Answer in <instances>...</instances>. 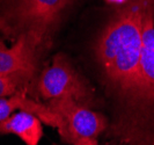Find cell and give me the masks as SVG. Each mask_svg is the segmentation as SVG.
I'll list each match as a JSON object with an SVG mask.
<instances>
[{"label": "cell", "mask_w": 154, "mask_h": 145, "mask_svg": "<svg viewBox=\"0 0 154 145\" xmlns=\"http://www.w3.org/2000/svg\"><path fill=\"white\" fill-rule=\"evenodd\" d=\"M108 134L121 144L154 145V0L143 14L141 49L134 90Z\"/></svg>", "instance_id": "obj_2"}, {"label": "cell", "mask_w": 154, "mask_h": 145, "mask_svg": "<svg viewBox=\"0 0 154 145\" xmlns=\"http://www.w3.org/2000/svg\"><path fill=\"white\" fill-rule=\"evenodd\" d=\"M92 46L100 83L111 100L114 117L131 96L138 73L143 14L149 0H117Z\"/></svg>", "instance_id": "obj_1"}, {"label": "cell", "mask_w": 154, "mask_h": 145, "mask_svg": "<svg viewBox=\"0 0 154 145\" xmlns=\"http://www.w3.org/2000/svg\"><path fill=\"white\" fill-rule=\"evenodd\" d=\"M35 78L24 73L0 74V96H8L19 91H30Z\"/></svg>", "instance_id": "obj_9"}, {"label": "cell", "mask_w": 154, "mask_h": 145, "mask_svg": "<svg viewBox=\"0 0 154 145\" xmlns=\"http://www.w3.org/2000/svg\"><path fill=\"white\" fill-rule=\"evenodd\" d=\"M80 0H0V33L12 43L21 35L31 41L41 59Z\"/></svg>", "instance_id": "obj_3"}, {"label": "cell", "mask_w": 154, "mask_h": 145, "mask_svg": "<svg viewBox=\"0 0 154 145\" xmlns=\"http://www.w3.org/2000/svg\"><path fill=\"white\" fill-rule=\"evenodd\" d=\"M42 123L36 115L19 110L0 122V135H15L27 145H37L43 136Z\"/></svg>", "instance_id": "obj_8"}, {"label": "cell", "mask_w": 154, "mask_h": 145, "mask_svg": "<svg viewBox=\"0 0 154 145\" xmlns=\"http://www.w3.org/2000/svg\"><path fill=\"white\" fill-rule=\"evenodd\" d=\"M46 105L59 115L62 124L57 129L63 143L74 145H96L102 132L108 129V118L69 98L46 101Z\"/></svg>", "instance_id": "obj_5"}, {"label": "cell", "mask_w": 154, "mask_h": 145, "mask_svg": "<svg viewBox=\"0 0 154 145\" xmlns=\"http://www.w3.org/2000/svg\"><path fill=\"white\" fill-rule=\"evenodd\" d=\"M41 57L27 36L21 35L11 48L0 46V74L24 73L36 78Z\"/></svg>", "instance_id": "obj_6"}, {"label": "cell", "mask_w": 154, "mask_h": 145, "mask_svg": "<svg viewBox=\"0 0 154 145\" xmlns=\"http://www.w3.org/2000/svg\"><path fill=\"white\" fill-rule=\"evenodd\" d=\"M16 109L36 115L44 124L54 127V129H58L62 124L59 115L56 114L46 103H41L37 100L29 98L27 91H19L8 96H0V122L8 118Z\"/></svg>", "instance_id": "obj_7"}, {"label": "cell", "mask_w": 154, "mask_h": 145, "mask_svg": "<svg viewBox=\"0 0 154 145\" xmlns=\"http://www.w3.org/2000/svg\"><path fill=\"white\" fill-rule=\"evenodd\" d=\"M5 46V42H4V41L0 38V46Z\"/></svg>", "instance_id": "obj_10"}, {"label": "cell", "mask_w": 154, "mask_h": 145, "mask_svg": "<svg viewBox=\"0 0 154 145\" xmlns=\"http://www.w3.org/2000/svg\"><path fill=\"white\" fill-rule=\"evenodd\" d=\"M36 91L44 101L69 98L89 108L99 103L93 86L63 52L54 55L51 64L39 73Z\"/></svg>", "instance_id": "obj_4"}]
</instances>
